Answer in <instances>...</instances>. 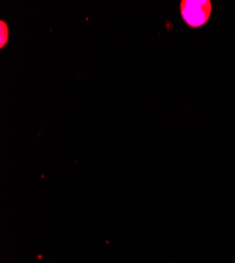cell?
Returning a JSON list of instances; mask_svg holds the SVG:
<instances>
[{
	"instance_id": "obj_1",
	"label": "cell",
	"mask_w": 235,
	"mask_h": 263,
	"mask_svg": "<svg viewBox=\"0 0 235 263\" xmlns=\"http://www.w3.org/2000/svg\"><path fill=\"white\" fill-rule=\"evenodd\" d=\"M180 14L189 27H203L210 18L211 3L208 0H185L180 4Z\"/></svg>"
},
{
	"instance_id": "obj_2",
	"label": "cell",
	"mask_w": 235,
	"mask_h": 263,
	"mask_svg": "<svg viewBox=\"0 0 235 263\" xmlns=\"http://www.w3.org/2000/svg\"><path fill=\"white\" fill-rule=\"evenodd\" d=\"M0 37H2V39H0V48L4 49L9 41V29L4 20L0 21Z\"/></svg>"
}]
</instances>
